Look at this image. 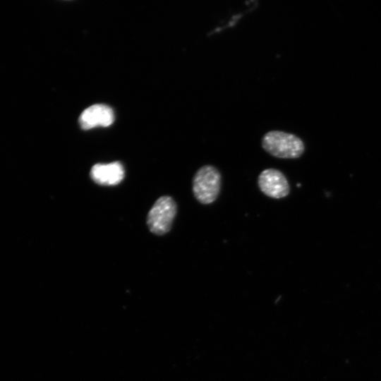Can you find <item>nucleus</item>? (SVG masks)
Returning <instances> with one entry per match:
<instances>
[{
	"label": "nucleus",
	"mask_w": 381,
	"mask_h": 381,
	"mask_svg": "<svg viewBox=\"0 0 381 381\" xmlns=\"http://www.w3.org/2000/svg\"><path fill=\"white\" fill-rule=\"evenodd\" d=\"M258 184L260 190L272 198H284L290 192L286 178L283 173L276 169L263 170L258 176Z\"/></svg>",
	"instance_id": "nucleus-4"
},
{
	"label": "nucleus",
	"mask_w": 381,
	"mask_h": 381,
	"mask_svg": "<svg viewBox=\"0 0 381 381\" xmlns=\"http://www.w3.org/2000/svg\"><path fill=\"white\" fill-rule=\"evenodd\" d=\"M221 188V174L212 165L200 167L193 179V193L196 200L204 205L216 200Z\"/></svg>",
	"instance_id": "nucleus-2"
},
{
	"label": "nucleus",
	"mask_w": 381,
	"mask_h": 381,
	"mask_svg": "<svg viewBox=\"0 0 381 381\" xmlns=\"http://www.w3.org/2000/svg\"><path fill=\"white\" fill-rule=\"evenodd\" d=\"M114 120V111L109 107L97 104L87 107L82 112L79 117V123L82 128L88 130L97 126H109Z\"/></svg>",
	"instance_id": "nucleus-5"
},
{
	"label": "nucleus",
	"mask_w": 381,
	"mask_h": 381,
	"mask_svg": "<svg viewBox=\"0 0 381 381\" xmlns=\"http://www.w3.org/2000/svg\"><path fill=\"white\" fill-rule=\"evenodd\" d=\"M263 149L278 158L294 159L302 155L304 144L298 136L280 131H271L262 140Z\"/></svg>",
	"instance_id": "nucleus-1"
},
{
	"label": "nucleus",
	"mask_w": 381,
	"mask_h": 381,
	"mask_svg": "<svg viewBox=\"0 0 381 381\" xmlns=\"http://www.w3.org/2000/svg\"><path fill=\"white\" fill-rule=\"evenodd\" d=\"M176 212L177 205L171 197L159 198L147 214V224L150 231L157 235L169 231Z\"/></svg>",
	"instance_id": "nucleus-3"
},
{
	"label": "nucleus",
	"mask_w": 381,
	"mask_h": 381,
	"mask_svg": "<svg viewBox=\"0 0 381 381\" xmlns=\"http://www.w3.org/2000/svg\"><path fill=\"white\" fill-rule=\"evenodd\" d=\"M124 176V168L119 162L96 164L90 170L92 179L101 186L117 185L121 182Z\"/></svg>",
	"instance_id": "nucleus-6"
}]
</instances>
